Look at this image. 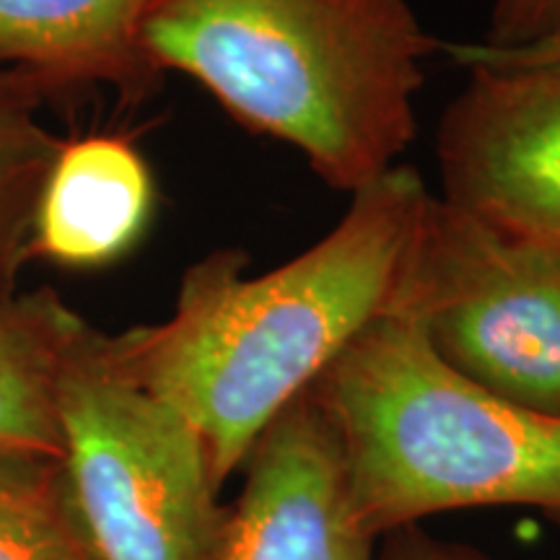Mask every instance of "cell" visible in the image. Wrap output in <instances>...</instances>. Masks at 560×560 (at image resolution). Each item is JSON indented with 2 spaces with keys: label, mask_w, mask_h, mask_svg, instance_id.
Returning a JSON list of instances; mask_svg holds the SVG:
<instances>
[{
  "label": "cell",
  "mask_w": 560,
  "mask_h": 560,
  "mask_svg": "<svg viewBox=\"0 0 560 560\" xmlns=\"http://www.w3.org/2000/svg\"><path fill=\"white\" fill-rule=\"evenodd\" d=\"M429 200L416 172L392 166L299 257L247 276L244 252H210L185 270L170 317L112 335L125 369L198 433L219 486L270 420L387 310Z\"/></svg>",
  "instance_id": "6da1fadb"
},
{
  "label": "cell",
  "mask_w": 560,
  "mask_h": 560,
  "mask_svg": "<svg viewBox=\"0 0 560 560\" xmlns=\"http://www.w3.org/2000/svg\"><path fill=\"white\" fill-rule=\"evenodd\" d=\"M50 96L30 73L0 66V299L19 293L42 190L66 143L42 120Z\"/></svg>",
  "instance_id": "8fae6325"
},
{
  "label": "cell",
  "mask_w": 560,
  "mask_h": 560,
  "mask_svg": "<svg viewBox=\"0 0 560 560\" xmlns=\"http://www.w3.org/2000/svg\"><path fill=\"white\" fill-rule=\"evenodd\" d=\"M376 560H488L482 552L436 540V537L420 532L416 524L384 535L382 550L376 552Z\"/></svg>",
  "instance_id": "9a60e30c"
},
{
  "label": "cell",
  "mask_w": 560,
  "mask_h": 560,
  "mask_svg": "<svg viewBox=\"0 0 560 560\" xmlns=\"http://www.w3.org/2000/svg\"><path fill=\"white\" fill-rule=\"evenodd\" d=\"M153 0H0V66L19 68L50 94L109 86L143 100L159 73L140 47Z\"/></svg>",
  "instance_id": "ba28073f"
},
{
  "label": "cell",
  "mask_w": 560,
  "mask_h": 560,
  "mask_svg": "<svg viewBox=\"0 0 560 560\" xmlns=\"http://www.w3.org/2000/svg\"><path fill=\"white\" fill-rule=\"evenodd\" d=\"M219 560H376L348 503L338 441L310 392L255 441Z\"/></svg>",
  "instance_id": "52a82bcc"
},
{
  "label": "cell",
  "mask_w": 560,
  "mask_h": 560,
  "mask_svg": "<svg viewBox=\"0 0 560 560\" xmlns=\"http://www.w3.org/2000/svg\"><path fill=\"white\" fill-rule=\"evenodd\" d=\"M459 66H560V34L552 39L537 42L529 47H490L486 42H467V45H444Z\"/></svg>",
  "instance_id": "5bb4252c"
},
{
  "label": "cell",
  "mask_w": 560,
  "mask_h": 560,
  "mask_svg": "<svg viewBox=\"0 0 560 560\" xmlns=\"http://www.w3.org/2000/svg\"><path fill=\"white\" fill-rule=\"evenodd\" d=\"M75 322L50 289L0 299V450L60 457L58 376Z\"/></svg>",
  "instance_id": "30bf717a"
},
{
  "label": "cell",
  "mask_w": 560,
  "mask_h": 560,
  "mask_svg": "<svg viewBox=\"0 0 560 560\" xmlns=\"http://www.w3.org/2000/svg\"><path fill=\"white\" fill-rule=\"evenodd\" d=\"M153 179L130 140H66L42 190L32 260L62 268H102L128 252L149 226Z\"/></svg>",
  "instance_id": "9c48e42d"
},
{
  "label": "cell",
  "mask_w": 560,
  "mask_h": 560,
  "mask_svg": "<svg viewBox=\"0 0 560 560\" xmlns=\"http://www.w3.org/2000/svg\"><path fill=\"white\" fill-rule=\"evenodd\" d=\"M140 47L159 75L200 81L242 125L355 192L410 145L420 62L444 45L408 0H153Z\"/></svg>",
  "instance_id": "7a4b0ae2"
},
{
  "label": "cell",
  "mask_w": 560,
  "mask_h": 560,
  "mask_svg": "<svg viewBox=\"0 0 560 560\" xmlns=\"http://www.w3.org/2000/svg\"><path fill=\"white\" fill-rule=\"evenodd\" d=\"M310 397L338 441L348 503L380 540L436 511L535 506L560 522V418L503 402L384 310Z\"/></svg>",
  "instance_id": "3957f363"
},
{
  "label": "cell",
  "mask_w": 560,
  "mask_h": 560,
  "mask_svg": "<svg viewBox=\"0 0 560 560\" xmlns=\"http://www.w3.org/2000/svg\"><path fill=\"white\" fill-rule=\"evenodd\" d=\"M387 310L490 395L560 418V255L431 195Z\"/></svg>",
  "instance_id": "5b68a950"
},
{
  "label": "cell",
  "mask_w": 560,
  "mask_h": 560,
  "mask_svg": "<svg viewBox=\"0 0 560 560\" xmlns=\"http://www.w3.org/2000/svg\"><path fill=\"white\" fill-rule=\"evenodd\" d=\"M439 125L444 200L560 255V66H472Z\"/></svg>",
  "instance_id": "8992f818"
},
{
  "label": "cell",
  "mask_w": 560,
  "mask_h": 560,
  "mask_svg": "<svg viewBox=\"0 0 560 560\" xmlns=\"http://www.w3.org/2000/svg\"><path fill=\"white\" fill-rule=\"evenodd\" d=\"M58 418L62 470L96 560H219L229 509L200 436L83 317L62 348Z\"/></svg>",
  "instance_id": "277c9868"
},
{
  "label": "cell",
  "mask_w": 560,
  "mask_h": 560,
  "mask_svg": "<svg viewBox=\"0 0 560 560\" xmlns=\"http://www.w3.org/2000/svg\"><path fill=\"white\" fill-rule=\"evenodd\" d=\"M0 560H96L60 457L0 450Z\"/></svg>",
  "instance_id": "7c38bea8"
},
{
  "label": "cell",
  "mask_w": 560,
  "mask_h": 560,
  "mask_svg": "<svg viewBox=\"0 0 560 560\" xmlns=\"http://www.w3.org/2000/svg\"><path fill=\"white\" fill-rule=\"evenodd\" d=\"M560 34V0H495L488 37L490 47H529Z\"/></svg>",
  "instance_id": "4fadbf2b"
}]
</instances>
